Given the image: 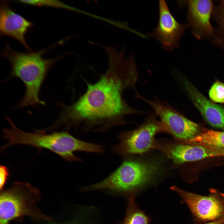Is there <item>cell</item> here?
<instances>
[{
	"mask_svg": "<svg viewBox=\"0 0 224 224\" xmlns=\"http://www.w3.org/2000/svg\"><path fill=\"white\" fill-rule=\"evenodd\" d=\"M167 154L174 162L181 164L208 157L224 156V150L200 145L176 144L169 147Z\"/></svg>",
	"mask_w": 224,
	"mask_h": 224,
	"instance_id": "4fadbf2b",
	"label": "cell"
},
{
	"mask_svg": "<svg viewBox=\"0 0 224 224\" xmlns=\"http://www.w3.org/2000/svg\"><path fill=\"white\" fill-rule=\"evenodd\" d=\"M170 189L181 198L196 221L205 223L224 218V194L217 190L211 189L208 195L203 196L175 186Z\"/></svg>",
	"mask_w": 224,
	"mask_h": 224,
	"instance_id": "52a82bcc",
	"label": "cell"
},
{
	"mask_svg": "<svg viewBox=\"0 0 224 224\" xmlns=\"http://www.w3.org/2000/svg\"><path fill=\"white\" fill-rule=\"evenodd\" d=\"M44 51L20 52L6 44L1 53L2 56L8 59L11 65V73L5 81L18 78L25 86V93L16 105L17 108L45 105L40 98L41 88L48 72L60 57L44 58L42 56Z\"/></svg>",
	"mask_w": 224,
	"mask_h": 224,
	"instance_id": "7a4b0ae2",
	"label": "cell"
},
{
	"mask_svg": "<svg viewBox=\"0 0 224 224\" xmlns=\"http://www.w3.org/2000/svg\"><path fill=\"white\" fill-rule=\"evenodd\" d=\"M33 23L16 13L7 2L2 1L0 9V35L14 38L30 51H32L27 44L25 35Z\"/></svg>",
	"mask_w": 224,
	"mask_h": 224,
	"instance_id": "8fae6325",
	"label": "cell"
},
{
	"mask_svg": "<svg viewBox=\"0 0 224 224\" xmlns=\"http://www.w3.org/2000/svg\"><path fill=\"white\" fill-rule=\"evenodd\" d=\"M9 175V171L7 168L3 165H1L0 166V189L1 190H3V188L8 179Z\"/></svg>",
	"mask_w": 224,
	"mask_h": 224,
	"instance_id": "ac0fdd59",
	"label": "cell"
},
{
	"mask_svg": "<svg viewBox=\"0 0 224 224\" xmlns=\"http://www.w3.org/2000/svg\"><path fill=\"white\" fill-rule=\"evenodd\" d=\"M188 142L224 150V131L203 129Z\"/></svg>",
	"mask_w": 224,
	"mask_h": 224,
	"instance_id": "5bb4252c",
	"label": "cell"
},
{
	"mask_svg": "<svg viewBox=\"0 0 224 224\" xmlns=\"http://www.w3.org/2000/svg\"><path fill=\"white\" fill-rule=\"evenodd\" d=\"M40 199L37 188L27 182H14L9 189L1 192L0 224H9L11 221L24 216L51 221L35 206Z\"/></svg>",
	"mask_w": 224,
	"mask_h": 224,
	"instance_id": "5b68a950",
	"label": "cell"
},
{
	"mask_svg": "<svg viewBox=\"0 0 224 224\" xmlns=\"http://www.w3.org/2000/svg\"><path fill=\"white\" fill-rule=\"evenodd\" d=\"M134 60L129 58L112 63L96 82L86 83V91L76 101L70 105L57 103L61 112L55 126L77 128L82 125L87 130H105L124 124L128 115L145 113L130 106L123 96L138 80Z\"/></svg>",
	"mask_w": 224,
	"mask_h": 224,
	"instance_id": "6da1fadb",
	"label": "cell"
},
{
	"mask_svg": "<svg viewBox=\"0 0 224 224\" xmlns=\"http://www.w3.org/2000/svg\"><path fill=\"white\" fill-rule=\"evenodd\" d=\"M212 16L216 26L213 27L214 35L212 41L224 51V0L214 6Z\"/></svg>",
	"mask_w": 224,
	"mask_h": 224,
	"instance_id": "9a60e30c",
	"label": "cell"
},
{
	"mask_svg": "<svg viewBox=\"0 0 224 224\" xmlns=\"http://www.w3.org/2000/svg\"><path fill=\"white\" fill-rule=\"evenodd\" d=\"M209 96L214 102L224 103V83H215L209 91Z\"/></svg>",
	"mask_w": 224,
	"mask_h": 224,
	"instance_id": "e0dca14e",
	"label": "cell"
},
{
	"mask_svg": "<svg viewBox=\"0 0 224 224\" xmlns=\"http://www.w3.org/2000/svg\"></svg>",
	"mask_w": 224,
	"mask_h": 224,
	"instance_id": "ffe728a7",
	"label": "cell"
},
{
	"mask_svg": "<svg viewBox=\"0 0 224 224\" xmlns=\"http://www.w3.org/2000/svg\"><path fill=\"white\" fill-rule=\"evenodd\" d=\"M187 19L191 32L197 39H208L214 37V29L210 18L214 5L212 0H188Z\"/></svg>",
	"mask_w": 224,
	"mask_h": 224,
	"instance_id": "30bf717a",
	"label": "cell"
},
{
	"mask_svg": "<svg viewBox=\"0 0 224 224\" xmlns=\"http://www.w3.org/2000/svg\"><path fill=\"white\" fill-rule=\"evenodd\" d=\"M124 219L121 224H149V217L138 207L134 196L130 197Z\"/></svg>",
	"mask_w": 224,
	"mask_h": 224,
	"instance_id": "2e32d148",
	"label": "cell"
},
{
	"mask_svg": "<svg viewBox=\"0 0 224 224\" xmlns=\"http://www.w3.org/2000/svg\"><path fill=\"white\" fill-rule=\"evenodd\" d=\"M5 117L11 127L2 130L3 137L7 141L1 147L2 151L14 145H29L40 151L43 148L49 150L69 161H81L74 155L75 151L100 153L104 152L101 146L80 140L67 131L50 133H47L43 129L36 130L33 133L24 131L19 129L9 118Z\"/></svg>",
	"mask_w": 224,
	"mask_h": 224,
	"instance_id": "3957f363",
	"label": "cell"
},
{
	"mask_svg": "<svg viewBox=\"0 0 224 224\" xmlns=\"http://www.w3.org/2000/svg\"><path fill=\"white\" fill-rule=\"evenodd\" d=\"M159 170L154 162L126 160L107 178L85 189L108 190L134 196L132 194L152 181Z\"/></svg>",
	"mask_w": 224,
	"mask_h": 224,
	"instance_id": "277c9868",
	"label": "cell"
},
{
	"mask_svg": "<svg viewBox=\"0 0 224 224\" xmlns=\"http://www.w3.org/2000/svg\"><path fill=\"white\" fill-rule=\"evenodd\" d=\"M202 224H224V218L217 221L204 223Z\"/></svg>",
	"mask_w": 224,
	"mask_h": 224,
	"instance_id": "d6986e66",
	"label": "cell"
},
{
	"mask_svg": "<svg viewBox=\"0 0 224 224\" xmlns=\"http://www.w3.org/2000/svg\"><path fill=\"white\" fill-rule=\"evenodd\" d=\"M156 117L155 113L152 114L137 128L120 134L119 142L113 147V152L121 156L140 154L154 147L155 135L167 132L164 124Z\"/></svg>",
	"mask_w": 224,
	"mask_h": 224,
	"instance_id": "8992f818",
	"label": "cell"
},
{
	"mask_svg": "<svg viewBox=\"0 0 224 224\" xmlns=\"http://www.w3.org/2000/svg\"><path fill=\"white\" fill-rule=\"evenodd\" d=\"M193 102L207 121L212 126L224 129V108L206 98L186 79H181Z\"/></svg>",
	"mask_w": 224,
	"mask_h": 224,
	"instance_id": "7c38bea8",
	"label": "cell"
},
{
	"mask_svg": "<svg viewBox=\"0 0 224 224\" xmlns=\"http://www.w3.org/2000/svg\"><path fill=\"white\" fill-rule=\"evenodd\" d=\"M159 8L156 26L148 35L158 41L164 49L172 51L178 47L179 42L189 26L175 19L165 1H159Z\"/></svg>",
	"mask_w": 224,
	"mask_h": 224,
	"instance_id": "9c48e42d",
	"label": "cell"
},
{
	"mask_svg": "<svg viewBox=\"0 0 224 224\" xmlns=\"http://www.w3.org/2000/svg\"><path fill=\"white\" fill-rule=\"evenodd\" d=\"M135 97L146 102L165 125L167 132L180 140L189 141L200 132L199 126L188 119L166 102L159 100H151L138 92Z\"/></svg>",
	"mask_w": 224,
	"mask_h": 224,
	"instance_id": "ba28073f",
	"label": "cell"
}]
</instances>
